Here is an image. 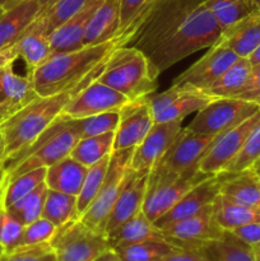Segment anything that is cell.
<instances>
[{
	"label": "cell",
	"mask_w": 260,
	"mask_h": 261,
	"mask_svg": "<svg viewBox=\"0 0 260 261\" xmlns=\"http://www.w3.org/2000/svg\"><path fill=\"white\" fill-rule=\"evenodd\" d=\"M221 33L204 0H158L129 45L139 48L161 74L186 56L213 46Z\"/></svg>",
	"instance_id": "obj_1"
},
{
	"label": "cell",
	"mask_w": 260,
	"mask_h": 261,
	"mask_svg": "<svg viewBox=\"0 0 260 261\" xmlns=\"http://www.w3.org/2000/svg\"><path fill=\"white\" fill-rule=\"evenodd\" d=\"M106 63V61H105ZM105 63L94 69L87 78L68 91L51 96H38L31 103L15 112L0 125L3 138V158H8L32 144L61 114L69 101L93 82L103 70Z\"/></svg>",
	"instance_id": "obj_2"
},
{
	"label": "cell",
	"mask_w": 260,
	"mask_h": 261,
	"mask_svg": "<svg viewBox=\"0 0 260 261\" xmlns=\"http://www.w3.org/2000/svg\"><path fill=\"white\" fill-rule=\"evenodd\" d=\"M122 46L120 37L79 50L53 54L32 73L33 86L38 96H51L68 91L81 83L96 68L103 64L115 48Z\"/></svg>",
	"instance_id": "obj_3"
},
{
	"label": "cell",
	"mask_w": 260,
	"mask_h": 261,
	"mask_svg": "<svg viewBox=\"0 0 260 261\" xmlns=\"http://www.w3.org/2000/svg\"><path fill=\"white\" fill-rule=\"evenodd\" d=\"M81 138L75 119L61 114L32 144L5 158L4 181L8 182L22 173L55 165L70 155Z\"/></svg>",
	"instance_id": "obj_4"
},
{
	"label": "cell",
	"mask_w": 260,
	"mask_h": 261,
	"mask_svg": "<svg viewBox=\"0 0 260 261\" xmlns=\"http://www.w3.org/2000/svg\"><path fill=\"white\" fill-rule=\"evenodd\" d=\"M158 75L149 59L139 48L126 45L110 54L97 81L134 101L155 91Z\"/></svg>",
	"instance_id": "obj_5"
},
{
	"label": "cell",
	"mask_w": 260,
	"mask_h": 261,
	"mask_svg": "<svg viewBox=\"0 0 260 261\" xmlns=\"http://www.w3.org/2000/svg\"><path fill=\"white\" fill-rule=\"evenodd\" d=\"M134 148L114 150L110 158L106 177L91 205L79 217L81 222L93 231L106 236V224L110 213L132 173Z\"/></svg>",
	"instance_id": "obj_6"
},
{
	"label": "cell",
	"mask_w": 260,
	"mask_h": 261,
	"mask_svg": "<svg viewBox=\"0 0 260 261\" xmlns=\"http://www.w3.org/2000/svg\"><path fill=\"white\" fill-rule=\"evenodd\" d=\"M208 173L195 170L184 173L167 172V171L152 168L148 178L147 193H145L143 213L152 223L167 213L189 190L208 178Z\"/></svg>",
	"instance_id": "obj_7"
},
{
	"label": "cell",
	"mask_w": 260,
	"mask_h": 261,
	"mask_svg": "<svg viewBox=\"0 0 260 261\" xmlns=\"http://www.w3.org/2000/svg\"><path fill=\"white\" fill-rule=\"evenodd\" d=\"M50 245L58 261H93L111 249L105 234L87 227L79 218L58 227Z\"/></svg>",
	"instance_id": "obj_8"
},
{
	"label": "cell",
	"mask_w": 260,
	"mask_h": 261,
	"mask_svg": "<svg viewBox=\"0 0 260 261\" xmlns=\"http://www.w3.org/2000/svg\"><path fill=\"white\" fill-rule=\"evenodd\" d=\"M260 110L252 102L237 98H214L196 112L188 129L200 134L218 135L236 126Z\"/></svg>",
	"instance_id": "obj_9"
},
{
	"label": "cell",
	"mask_w": 260,
	"mask_h": 261,
	"mask_svg": "<svg viewBox=\"0 0 260 261\" xmlns=\"http://www.w3.org/2000/svg\"><path fill=\"white\" fill-rule=\"evenodd\" d=\"M161 231L171 244L180 249H205L221 239L224 229L214 217L213 204H209L199 213L170 224Z\"/></svg>",
	"instance_id": "obj_10"
},
{
	"label": "cell",
	"mask_w": 260,
	"mask_h": 261,
	"mask_svg": "<svg viewBox=\"0 0 260 261\" xmlns=\"http://www.w3.org/2000/svg\"><path fill=\"white\" fill-rule=\"evenodd\" d=\"M239 59L231 48L216 42L196 63L181 73L172 86L204 92Z\"/></svg>",
	"instance_id": "obj_11"
},
{
	"label": "cell",
	"mask_w": 260,
	"mask_h": 261,
	"mask_svg": "<svg viewBox=\"0 0 260 261\" xmlns=\"http://www.w3.org/2000/svg\"><path fill=\"white\" fill-rule=\"evenodd\" d=\"M259 122L260 110L245 121L217 135L208 152L199 162V171L208 175H218L223 172L224 168L241 150L250 133Z\"/></svg>",
	"instance_id": "obj_12"
},
{
	"label": "cell",
	"mask_w": 260,
	"mask_h": 261,
	"mask_svg": "<svg viewBox=\"0 0 260 261\" xmlns=\"http://www.w3.org/2000/svg\"><path fill=\"white\" fill-rule=\"evenodd\" d=\"M217 135L200 134L190 129H183L166 154L153 168L167 172L184 173L199 168V162L204 157Z\"/></svg>",
	"instance_id": "obj_13"
},
{
	"label": "cell",
	"mask_w": 260,
	"mask_h": 261,
	"mask_svg": "<svg viewBox=\"0 0 260 261\" xmlns=\"http://www.w3.org/2000/svg\"><path fill=\"white\" fill-rule=\"evenodd\" d=\"M129 99L97 79L87 84L64 107L63 114L73 119L93 116L105 112L119 111Z\"/></svg>",
	"instance_id": "obj_14"
},
{
	"label": "cell",
	"mask_w": 260,
	"mask_h": 261,
	"mask_svg": "<svg viewBox=\"0 0 260 261\" xmlns=\"http://www.w3.org/2000/svg\"><path fill=\"white\" fill-rule=\"evenodd\" d=\"M154 124L148 97L127 101L119 110V124L115 130L114 150L135 148L143 142Z\"/></svg>",
	"instance_id": "obj_15"
},
{
	"label": "cell",
	"mask_w": 260,
	"mask_h": 261,
	"mask_svg": "<svg viewBox=\"0 0 260 261\" xmlns=\"http://www.w3.org/2000/svg\"><path fill=\"white\" fill-rule=\"evenodd\" d=\"M183 121L154 122L147 137L134 148L132 158L133 171H150L183 130Z\"/></svg>",
	"instance_id": "obj_16"
},
{
	"label": "cell",
	"mask_w": 260,
	"mask_h": 261,
	"mask_svg": "<svg viewBox=\"0 0 260 261\" xmlns=\"http://www.w3.org/2000/svg\"><path fill=\"white\" fill-rule=\"evenodd\" d=\"M219 189H221V175L218 173V175L209 176L208 178L189 190L167 213L154 222V226L162 229L170 224L199 213L209 204H213L217 196L219 195Z\"/></svg>",
	"instance_id": "obj_17"
},
{
	"label": "cell",
	"mask_w": 260,
	"mask_h": 261,
	"mask_svg": "<svg viewBox=\"0 0 260 261\" xmlns=\"http://www.w3.org/2000/svg\"><path fill=\"white\" fill-rule=\"evenodd\" d=\"M14 48L18 59H22L25 63L27 75L32 76L33 70L53 55L50 30L45 15L40 14L28 25L14 45Z\"/></svg>",
	"instance_id": "obj_18"
},
{
	"label": "cell",
	"mask_w": 260,
	"mask_h": 261,
	"mask_svg": "<svg viewBox=\"0 0 260 261\" xmlns=\"http://www.w3.org/2000/svg\"><path fill=\"white\" fill-rule=\"evenodd\" d=\"M150 171H132L126 184L122 188L106 224V232L110 233L122 223L142 212L147 193L148 178Z\"/></svg>",
	"instance_id": "obj_19"
},
{
	"label": "cell",
	"mask_w": 260,
	"mask_h": 261,
	"mask_svg": "<svg viewBox=\"0 0 260 261\" xmlns=\"http://www.w3.org/2000/svg\"><path fill=\"white\" fill-rule=\"evenodd\" d=\"M102 2L103 0H88L76 14L69 18L66 22L50 33L53 54L68 53L83 47V38L87 25Z\"/></svg>",
	"instance_id": "obj_20"
},
{
	"label": "cell",
	"mask_w": 260,
	"mask_h": 261,
	"mask_svg": "<svg viewBox=\"0 0 260 261\" xmlns=\"http://www.w3.org/2000/svg\"><path fill=\"white\" fill-rule=\"evenodd\" d=\"M217 42L231 48L239 58H249L260 46V9H254L222 31Z\"/></svg>",
	"instance_id": "obj_21"
},
{
	"label": "cell",
	"mask_w": 260,
	"mask_h": 261,
	"mask_svg": "<svg viewBox=\"0 0 260 261\" xmlns=\"http://www.w3.org/2000/svg\"><path fill=\"white\" fill-rule=\"evenodd\" d=\"M40 12L38 0H20L5 9L0 15V51L13 47Z\"/></svg>",
	"instance_id": "obj_22"
},
{
	"label": "cell",
	"mask_w": 260,
	"mask_h": 261,
	"mask_svg": "<svg viewBox=\"0 0 260 261\" xmlns=\"http://www.w3.org/2000/svg\"><path fill=\"white\" fill-rule=\"evenodd\" d=\"M219 194L231 201L260 209V176L252 168L236 173L221 172Z\"/></svg>",
	"instance_id": "obj_23"
},
{
	"label": "cell",
	"mask_w": 260,
	"mask_h": 261,
	"mask_svg": "<svg viewBox=\"0 0 260 261\" xmlns=\"http://www.w3.org/2000/svg\"><path fill=\"white\" fill-rule=\"evenodd\" d=\"M13 64L14 61L0 69V106H7L15 114L37 98L38 94L32 76L17 74L13 70Z\"/></svg>",
	"instance_id": "obj_24"
},
{
	"label": "cell",
	"mask_w": 260,
	"mask_h": 261,
	"mask_svg": "<svg viewBox=\"0 0 260 261\" xmlns=\"http://www.w3.org/2000/svg\"><path fill=\"white\" fill-rule=\"evenodd\" d=\"M120 31V0H103L92 15L84 33L83 45L93 46L117 37Z\"/></svg>",
	"instance_id": "obj_25"
},
{
	"label": "cell",
	"mask_w": 260,
	"mask_h": 261,
	"mask_svg": "<svg viewBox=\"0 0 260 261\" xmlns=\"http://www.w3.org/2000/svg\"><path fill=\"white\" fill-rule=\"evenodd\" d=\"M87 171L88 167L68 155L55 165L47 167L45 184L50 190L78 196L83 186Z\"/></svg>",
	"instance_id": "obj_26"
},
{
	"label": "cell",
	"mask_w": 260,
	"mask_h": 261,
	"mask_svg": "<svg viewBox=\"0 0 260 261\" xmlns=\"http://www.w3.org/2000/svg\"><path fill=\"white\" fill-rule=\"evenodd\" d=\"M106 239L109 241L110 247L114 250L116 247L137 244V242L144 241V240L165 239V234L162 233L160 228L154 226V223H152L145 217V214L142 211L130 219H127L125 223L117 227L116 229L107 233Z\"/></svg>",
	"instance_id": "obj_27"
},
{
	"label": "cell",
	"mask_w": 260,
	"mask_h": 261,
	"mask_svg": "<svg viewBox=\"0 0 260 261\" xmlns=\"http://www.w3.org/2000/svg\"><path fill=\"white\" fill-rule=\"evenodd\" d=\"M251 70L252 64L249 59L240 58L204 93L212 98H237L246 88Z\"/></svg>",
	"instance_id": "obj_28"
},
{
	"label": "cell",
	"mask_w": 260,
	"mask_h": 261,
	"mask_svg": "<svg viewBox=\"0 0 260 261\" xmlns=\"http://www.w3.org/2000/svg\"><path fill=\"white\" fill-rule=\"evenodd\" d=\"M213 213L224 231H232L251 222H260V209L233 203L221 194L213 201Z\"/></svg>",
	"instance_id": "obj_29"
},
{
	"label": "cell",
	"mask_w": 260,
	"mask_h": 261,
	"mask_svg": "<svg viewBox=\"0 0 260 261\" xmlns=\"http://www.w3.org/2000/svg\"><path fill=\"white\" fill-rule=\"evenodd\" d=\"M180 247L167 239H150L114 249L121 261H158Z\"/></svg>",
	"instance_id": "obj_30"
},
{
	"label": "cell",
	"mask_w": 260,
	"mask_h": 261,
	"mask_svg": "<svg viewBox=\"0 0 260 261\" xmlns=\"http://www.w3.org/2000/svg\"><path fill=\"white\" fill-rule=\"evenodd\" d=\"M114 138L115 132L81 138L71 149L70 157L86 167H91L92 165L114 152Z\"/></svg>",
	"instance_id": "obj_31"
},
{
	"label": "cell",
	"mask_w": 260,
	"mask_h": 261,
	"mask_svg": "<svg viewBox=\"0 0 260 261\" xmlns=\"http://www.w3.org/2000/svg\"><path fill=\"white\" fill-rule=\"evenodd\" d=\"M158 0H120V31L122 45H129L134 33L142 24Z\"/></svg>",
	"instance_id": "obj_32"
},
{
	"label": "cell",
	"mask_w": 260,
	"mask_h": 261,
	"mask_svg": "<svg viewBox=\"0 0 260 261\" xmlns=\"http://www.w3.org/2000/svg\"><path fill=\"white\" fill-rule=\"evenodd\" d=\"M212 99L214 98H212L204 92L184 88L181 96L171 106H168L165 111L154 116V122L183 121L190 114L203 110Z\"/></svg>",
	"instance_id": "obj_33"
},
{
	"label": "cell",
	"mask_w": 260,
	"mask_h": 261,
	"mask_svg": "<svg viewBox=\"0 0 260 261\" xmlns=\"http://www.w3.org/2000/svg\"><path fill=\"white\" fill-rule=\"evenodd\" d=\"M42 217L56 227L63 226L74 218H79L76 212V196L48 189L43 204Z\"/></svg>",
	"instance_id": "obj_34"
},
{
	"label": "cell",
	"mask_w": 260,
	"mask_h": 261,
	"mask_svg": "<svg viewBox=\"0 0 260 261\" xmlns=\"http://www.w3.org/2000/svg\"><path fill=\"white\" fill-rule=\"evenodd\" d=\"M208 251L214 261H255L252 247L229 231H224L221 239L209 245Z\"/></svg>",
	"instance_id": "obj_35"
},
{
	"label": "cell",
	"mask_w": 260,
	"mask_h": 261,
	"mask_svg": "<svg viewBox=\"0 0 260 261\" xmlns=\"http://www.w3.org/2000/svg\"><path fill=\"white\" fill-rule=\"evenodd\" d=\"M110 158H111V154L106 155V157L99 160L97 163L92 165L91 167H88L83 186L81 189V193L76 196L78 217H81L86 212V209L91 205L92 201L94 200V198L98 194L99 189H101L102 184H103L105 177H106L107 168H109L110 165Z\"/></svg>",
	"instance_id": "obj_36"
},
{
	"label": "cell",
	"mask_w": 260,
	"mask_h": 261,
	"mask_svg": "<svg viewBox=\"0 0 260 261\" xmlns=\"http://www.w3.org/2000/svg\"><path fill=\"white\" fill-rule=\"evenodd\" d=\"M46 167L36 168L30 172L22 173L13 180L5 182L4 181V195H3V205L4 208H9L10 205L24 198L27 194L35 190L38 185L45 182Z\"/></svg>",
	"instance_id": "obj_37"
},
{
	"label": "cell",
	"mask_w": 260,
	"mask_h": 261,
	"mask_svg": "<svg viewBox=\"0 0 260 261\" xmlns=\"http://www.w3.org/2000/svg\"><path fill=\"white\" fill-rule=\"evenodd\" d=\"M222 31L254 10L251 0H204Z\"/></svg>",
	"instance_id": "obj_38"
},
{
	"label": "cell",
	"mask_w": 260,
	"mask_h": 261,
	"mask_svg": "<svg viewBox=\"0 0 260 261\" xmlns=\"http://www.w3.org/2000/svg\"><path fill=\"white\" fill-rule=\"evenodd\" d=\"M48 188L45 182L38 185L35 190L31 191L24 198L15 201L9 208H5L17 217L23 224H28L42 217L43 204H45L46 195H47Z\"/></svg>",
	"instance_id": "obj_39"
},
{
	"label": "cell",
	"mask_w": 260,
	"mask_h": 261,
	"mask_svg": "<svg viewBox=\"0 0 260 261\" xmlns=\"http://www.w3.org/2000/svg\"><path fill=\"white\" fill-rule=\"evenodd\" d=\"M260 158V122L252 129L247 137L244 147L241 148L236 157L224 168L223 172L236 173L251 168V166Z\"/></svg>",
	"instance_id": "obj_40"
},
{
	"label": "cell",
	"mask_w": 260,
	"mask_h": 261,
	"mask_svg": "<svg viewBox=\"0 0 260 261\" xmlns=\"http://www.w3.org/2000/svg\"><path fill=\"white\" fill-rule=\"evenodd\" d=\"M75 122L82 138L106 134L116 130L119 124V111L105 112L83 119H75Z\"/></svg>",
	"instance_id": "obj_41"
},
{
	"label": "cell",
	"mask_w": 260,
	"mask_h": 261,
	"mask_svg": "<svg viewBox=\"0 0 260 261\" xmlns=\"http://www.w3.org/2000/svg\"><path fill=\"white\" fill-rule=\"evenodd\" d=\"M0 261H58L50 242L18 246L4 252Z\"/></svg>",
	"instance_id": "obj_42"
},
{
	"label": "cell",
	"mask_w": 260,
	"mask_h": 261,
	"mask_svg": "<svg viewBox=\"0 0 260 261\" xmlns=\"http://www.w3.org/2000/svg\"><path fill=\"white\" fill-rule=\"evenodd\" d=\"M24 224L8 209L0 211V245L4 247L5 252L15 249L22 239Z\"/></svg>",
	"instance_id": "obj_43"
},
{
	"label": "cell",
	"mask_w": 260,
	"mask_h": 261,
	"mask_svg": "<svg viewBox=\"0 0 260 261\" xmlns=\"http://www.w3.org/2000/svg\"><path fill=\"white\" fill-rule=\"evenodd\" d=\"M88 0H58L50 9L42 13L47 20L50 33L79 12Z\"/></svg>",
	"instance_id": "obj_44"
},
{
	"label": "cell",
	"mask_w": 260,
	"mask_h": 261,
	"mask_svg": "<svg viewBox=\"0 0 260 261\" xmlns=\"http://www.w3.org/2000/svg\"><path fill=\"white\" fill-rule=\"evenodd\" d=\"M58 227L51 223L48 219L40 217L36 221L25 224L23 229L22 239L18 246H28V245L42 244V242H50L53 236L55 234Z\"/></svg>",
	"instance_id": "obj_45"
},
{
	"label": "cell",
	"mask_w": 260,
	"mask_h": 261,
	"mask_svg": "<svg viewBox=\"0 0 260 261\" xmlns=\"http://www.w3.org/2000/svg\"><path fill=\"white\" fill-rule=\"evenodd\" d=\"M158 261H214L205 249H178Z\"/></svg>",
	"instance_id": "obj_46"
},
{
	"label": "cell",
	"mask_w": 260,
	"mask_h": 261,
	"mask_svg": "<svg viewBox=\"0 0 260 261\" xmlns=\"http://www.w3.org/2000/svg\"><path fill=\"white\" fill-rule=\"evenodd\" d=\"M237 99L252 102L260 107V63L256 65H252L251 75L247 82L246 88L237 97Z\"/></svg>",
	"instance_id": "obj_47"
},
{
	"label": "cell",
	"mask_w": 260,
	"mask_h": 261,
	"mask_svg": "<svg viewBox=\"0 0 260 261\" xmlns=\"http://www.w3.org/2000/svg\"><path fill=\"white\" fill-rule=\"evenodd\" d=\"M229 232H232L235 236L239 237L241 241L250 245L251 247L260 242V222H251V223L233 228Z\"/></svg>",
	"instance_id": "obj_48"
},
{
	"label": "cell",
	"mask_w": 260,
	"mask_h": 261,
	"mask_svg": "<svg viewBox=\"0 0 260 261\" xmlns=\"http://www.w3.org/2000/svg\"><path fill=\"white\" fill-rule=\"evenodd\" d=\"M17 59H18V55H17V51H15L14 46L10 48H8V50L0 51V69H2L3 66L7 65V64L12 63V61H15Z\"/></svg>",
	"instance_id": "obj_49"
},
{
	"label": "cell",
	"mask_w": 260,
	"mask_h": 261,
	"mask_svg": "<svg viewBox=\"0 0 260 261\" xmlns=\"http://www.w3.org/2000/svg\"><path fill=\"white\" fill-rule=\"evenodd\" d=\"M93 261H121L119 257V255L114 251L112 249L107 250L106 252H103L102 255H99L98 257H96Z\"/></svg>",
	"instance_id": "obj_50"
},
{
	"label": "cell",
	"mask_w": 260,
	"mask_h": 261,
	"mask_svg": "<svg viewBox=\"0 0 260 261\" xmlns=\"http://www.w3.org/2000/svg\"><path fill=\"white\" fill-rule=\"evenodd\" d=\"M14 112L12 111L10 109H8L7 106H0V125L3 124L4 121H7L10 116H13Z\"/></svg>",
	"instance_id": "obj_51"
},
{
	"label": "cell",
	"mask_w": 260,
	"mask_h": 261,
	"mask_svg": "<svg viewBox=\"0 0 260 261\" xmlns=\"http://www.w3.org/2000/svg\"><path fill=\"white\" fill-rule=\"evenodd\" d=\"M56 2H58V0H38V3H40V5H41L40 14H42V13H45L46 10L50 9V8L53 7V5L55 4ZM40 14H38V15H40Z\"/></svg>",
	"instance_id": "obj_52"
},
{
	"label": "cell",
	"mask_w": 260,
	"mask_h": 261,
	"mask_svg": "<svg viewBox=\"0 0 260 261\" xmlns=\"http://www.w3.org/2000/svg\"><path fill=\"white\" fill-rule=\"evenodd\" d=\"M247 59H249L250 63H251L252 65H256V64H259L260 63V46Z\"/></svg>",
	"instance_id": "obj_53"
},
{
	"label": "cell",
	"mask_w": 260,
	"mask_h": 261,
	"mask_svg": "<svg viewBox=\"0 0 260 261\" xmlns=\"http://www.w3.org/2000/svg\"><path fill=\"white\" fill-rule=\"evenodd\" d=\"M18 2H20V0H0V8H3V9H8V8L13 7L14 4H17Z\"/></svg>",
	"instance_id": "obj_54"
},
{
	"label": "cell",
	"mask_w": 260,
	"mask_h": 261,
	"mask_svg": "<svg viewBox=\"0 0 260 261\" xmlns=\"http://www.w3.org/2000/svg\"><path fill=\"white\" fill-rule=\"evenodd\" d=\"M252 252H254V260L260 261V242L252 246Z\"/></svg>",
	"instance_id": "obj_55"
},
{
	"label": "cell",
	"mask_w": 260,
	"mask_h": 261,
	"mask_svg": "<svg viewBox=\"0 0 260 261\" xmlns=\"http://www.w3.org/2000/svg\"><path fill=\"white\" fill-rule=\"evenodd\" d=\"M4 165L5 160L4 158H0V181L4 180Z\"/></svg>",
	"instance_id": "obj_56"
},
{
	"label": "cell",
	"mask_w": 260,
	"mask_h": 261,
	"mask_svg": "<svg viewBox=\"0 0 260 261\" xmlns=\"http://www.w3.org/2000/svg\"><path fill=\"white\" fill-rule=\"evenodd\" d=\"M251 168L255 171V173H256L257 176H260V158L251 166Z\"/></svg>",
	"instance_id": "obj_57"
},
{
	"label": "cell",
	"mask_w": 260,
	"mask_h": 261,
	"mask_svg": "<svg viewBox=\"0 0 260 261\" xmlns=\"http://www.w3.org/2000/svg\"><path fill=\"white\" fill-rule=\"evenodd\" d=\"M3 195H4V181L0 185V211L4 208V205H3Z\"/></svg>",
	"instance_id": "obj_58"
},
{
	"label": "cell",
	"mask_w": 260,
	"mask_h": 261,
	"mask_svg": "<svg viewBox=\"0 0 260 261\" xmlns=\"http://www.w3.org/2000/svg\"><path fill=\"white\" fill-rule=\"evenodd\" d=\"M254 9H260V0H251Z\"/></svg>",
	"instance_id": "obj_59"
},
{
	"label": "cell",
	"mask_w": 260,
	"mask_h": 261,
	"mask_svg": "<svg viewBox=\"0 0 260 261\" xmlns=\"http://www.w3.org/2000/svg\"><path fill=\"white\" fill-rule=\"evenodd\" d=\"M0 158H3V138L0 134Z\"/></svg>",
	"instance_id": "obj_60"
},
{
	"label": "cell",
	"mask_w": 260,
	"mask_h": 261,
	"mask_svg": "<svg viewBox=\"0 0 260 261\" xmlns=\"http://www.w3.org/2000/svg\"><path fill=\"white\" fill-rule=\"evenodd\" d=\"M4 252H5L4 247H3V246H2V245H0V256H2V255H3V254H4Z\"/></svg>",
	"instance_id": "obj_61"
},
{
	"label": "cell",
	"mask_w": 260,
	"mask_h": 261,
	"mask_svg": "<svg viewBox=\"0 0 260 261\" xmlns=\"http://www.w3.org/2000/svg\"><path fill=\"white\" fill-rule=\"evenodd\" d=\"M3 12H4V9H3V8H0V15L3 14Z\"/></svg>",
	"instance_id": "obj_62"
},
{
	"label": "cell",
	"mask_w": 260,
	"mask_h": 261,
	"mask_svg": "<svg viewBox=\"0 0 260 261\" xmlns=\"http://www.w3.org/2000/svg\"><path fill=\"white\" fill-rule=\"evenodd\" d=\"M3 181H4V180H2V181H0V185H2V182H3Z\"/></svg>",
	"instance_id": "obj_63"
}]
</instances>
